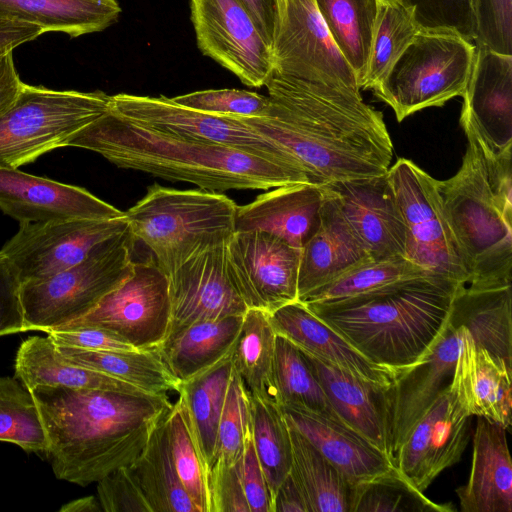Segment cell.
I'll return each instance as SVG.
<instances>
[{"mask_svg":"<svg viewBox=\"0 0 512 512\" xmlns=\"http://www.w3.org/2000/svg\"><path fill=\"white\" fill-rule=\"evenodd\" d=\"M322 186L370 258L405 257V227L387 173Z\"/></svg>","mask_w":512,"mask_h":512,"instance_id":"21","label":"cell"},{"mask_svg":"<svg viewBox=\"0 0 512 512\" xmlns=\"http://www.w3.org/2000/svg\"><path fill=\"white\" fill-rule=\"evenodd\" d=\"M110 109L133 122L167 135L231 147L305 172L289 152L258 133L240 117L200 112L176 104L166 96L126 93L111 96Z\"/></svg>","mask_w":512,"mask_h":512,"instance_id":"12","label":"cell"},{"mask_svg":"<svg viewBox=\"0 0 512 512\" xmlns=\"http://www.w3.org/2000/svg\"><path fill=\"white\" fill-rule=\"evenodd\" d=\"M451 512V504H438L415 489L398 472L356 486L352 512Z\"/></svg>","mask_w":512,"mask_h":512,"instance_id":"44","label":"cell"},{"mask_svg":"<svg viewBox=\"0 0 512 512\" xmlns=\"http://www.w3.org/2000/svg\"><path fill=\"white\" fill-rule=\"evenodd\" d=\"M120 13L116 0H0V18L71 38L105 30Z\"/></svg>","mask_w":512,"mask_h":512,"instance_id":"30","label":"cell"},{"mask_svg":"<svg viewBox=\"0 0 512 512\" xmlns=\"http://www.w3.org/2000/svg\"><path fill=\"white\" fill-rule=\"evenodd\" d=\"M324 199L323 186L312 183L275 187L237 205L235 232H267L301 250L317 229Z\"/></svg>","mask_w":512,"mask_h":512,"instance_id":"24","label":"cell"},{"mask_svg":"<svg viewBox=\"0 0 512 512\" xmlns=\"http://www.w3.org/2000/svg\"><path fill=\"white\" fill-rule=\"evenodd\" d=\"M420 29L452 30L469 41L476 35L475 0H400Z\"/></svg>","mask_w":512,"mask_h":512,"instance_id":"47","label":"cell"},{"mask_svg":"<svg viewBox=\"0 0 512 512\" xmlns=\"http://www.w3.org/2000/svg\"><path fill=\"white\" fill-rule=\"evenodd\" d=\"M20 290L17 273L0 252V337L27 331Z\"/></svg>","mask_w":512,"mask_h":512,"instance_id":"52","label":"cell"},{"mask_svg":"<svg viewBox=\"0 0 512 512\" xmlns=\"http://www.w3.org/2000/svg\"><path fill=\"white\" fill-rule=\"evenodd\" d=\"M461 113L494 152L512 148V55L475 44Z\"/></svg>","mask_w":512,"mask_h":512,"instance_id":"22","label":"cell"},{"mask_svg":"<svg viewBox=\"0 0 512 512\" xmlns=\"http://www.w3.org/2000/svg\"><path fill=\"white\" fill-rule=\"evenodd\" d=\"M57 346H68L93 351L138 350L118 335L98 327H62L46 333Z\"/></svg>","mask_w":512,"mask_h":512,"instance_id":"53","label":"cell"},{"mask_svg":"<svg viewBox=\"0 0 512 512\" xmlns=\"http://www.w3.org/2000/svg\"><path fill=\"white\" fill-rule=\"evenodd\" d=\"M276 335L267 312L248 308L231 351V361L250 396L278 404L273 378Z\"/></svg>","mask_w":512,"mask_h":512,"instance_id":"36","label":"cell"},{"mask_svg":"<svg viewBox=\"0 0 512 512\" xmlns=\"http://www.w3.org/2000/svg\"><path fill=\"white\" fill-rule=\"evenodd\" d=\"M419 30L412 10L400 0H379L367 71L361 89L373 90L383 81Z\"/></svg>","mask_w":512,"mask_h":512,"instance_id":"38","label":"cell"},{"mask_svg":"<svg viewBox=\"0 0 512 512\" xmlns=\"http://www.w3.org/2000/svg\"><path fill=\"white\" fill-rule=\"evenodd\" d=\"M475 44L512 55V0H475Z\"/></svg>","mask_w":512,"mask_h":512,"instance_id":"48","label":"cell"},{"mask_svg":"<svg viewBox=\"0 0 512 512\" xmlns=\"http://www.w3.org/2000/svg\"><path fill=\"white\" fill-rule=\"evenodd\" d=\"M405 227V258L422 270L458 283L468 273L445 217L437 179L406 158L387 171Z\"/></svg>","mask_w":512,"mask_h":512,"instance_id":"11","label":"cell"},{"mask_svg":"<svg viewBox=\"0 0 512 512\" xmlns=\"http://www.w3.org/2000/svg\"><path fill=\"white\" fill-rule=\"evenodd\" d=\"M250 424V395L233 369L217 428L212 464L215 462L234 464L240 459Z\"/></svg>","mask_w":512,"mask_h":512,"instance_id":"45","label":"cell"},{"mask_svg":"<svg viewBox=\"0 0 512 512\" xmlns=\"http://www.w3.org/2000/svg\"><path fill=\"white\" fill-rule=\"evenodd\" d=\"M272 512H309L302 491L290 473L273 496Z\"/></svg>","mask_w":512,"mask_h":512,"instance_id":"56","label":"cell"},{"mask_svg":"<svg viewBox=\"0 0 512 512\" xmlns=\"http://www.w3.org/2000/svg\"><path fill=\"white\" fill-rule=\"evenodd\" d=\"M464 284L423 273L330 303H303L370 361L398 373L434 343Z\"/></svg>","mask_w":512,"mask_h":512,"instance_id":"5","label":"cell"},{"mask_svg":"<svg viewBox=\"0 0 512 512\" xmlns=\"http://www.w3.org/2000/svg\"><path fill=\"white\" fill-rule=\"evenodd\" d=\"M380 1L392 2V1H398V0H380Z\"/></svg>","mask_w":512,"mask_h":512,"instance_id":"59","label":"cell"},{"mask_svg":"<svg viewBox=\"0 0 512 512\" xmlns=\"http://www.w3.org/2000/svg\"><path fill=\"white\" fill-rule=\"evenodd\" d=\"M102 91L55 90L22 82L0 112V168L18 169L66 147L77 132L109 110Z\"/></svg>","mask_w":512,"mask_h":512,"instance_id":"8","label":"cell"},{"mask_svg":"<svg viewBox=\"0 0 512 512\" xmlns=\"http://www.w3.org/2000/svg\"><path fill=\"white\" fill-rule=\"evenodd\" d=\"M334 43L361 88L369 60L379 0H314Z\"/></svg>","mask_w":512,"mask_h":512,"instance_id":"37","label":"cell"},{"mask_svg":"<svg viewBox=\"0 0 512 512\" xmlns=\"http://www.w3.org/2000/svg\"><path fill=\"white\" fill-rule=\"evenodd\" d=\"M281 408L287 422L352 485L358 486L397 470L392 458L340 419L298 406Z\"/></svg>","mask_w":512,"mask_h":512,"instance_id":"23","label":"cell"},{"mask_svg":"<svg viewBox=\"0 0 512 512\" xmlns=\"http://www.w3.org/2000/svg\"><path fill=\"white\" fill-rule=\"evenodd\" d=\"M55 346L68 361L132 384L147 393L178 392L181 384L167 368L157 347L133 351H93Z\"/></svg>","mask_w":512,"mask_h":512,"instance_id":"35","label":"cell"},{"mask_svg":"<svg viewBox=\"0 0 512 512\" xmlns=\"http://www.w3.org/2000/svg\"><path fill=\"white\" fill-rule=\"evenodd\" d=\"M128 228L125 216L20 224L18 232L0 252L23 284L51 277L82 262Z\"/></svg>","mask_w":512,"mask_h":512,"instance_id":"15","label":"cell"},{"mask_svg":"<svg viewBox=\"0 0 512 512\" xmlns=\"http://www.w3.org/2000/svg\"><path fill=\"white\" fill-rule=\"evenodd\" d=\"M42 34L38 26L0 18V57Z\"/></svg>","mask_w":512,"mask_h":512,"instance_id":"54","label":"cell"},{"mask_svg":"<svg viewBox=\"0 0 512 512\" xmlns=\"http://www.w3.org/2000/svg\"><path fill=\"white\" fill-rule=\"evenodd\" d=\"M475 43L452 30L420 29L374 95L398 122L429 107L463 96L471 75Z\"/></svg>","mask_w":512,"mask_h":512,"instance_id":"9","label":"cell"},{"mask_svg":"<svg viewBox=\"0 0 512 512\" xmlns=\"http://www.w3.org/2000/svg\"><path fill=\"white\" fill-rule=\"evenodd\" d=\"M30 391L55 477L80 486L131 465L173 406L166 394L48 386Z\"/></svg>","mask_w":512,"mask_h":512,"instance_id":"2","label":"cell"},{"mask_svg":"<svg viewBox=\"0 0 512 512\" xmlns=\"http://www.w3.org/2000/svg\"><path fill=\"white\" fill-rule=\"evenodd\" d=\"M268 316L276 334L368 382L388 388L398 374L370 361L300 301L283 305Z\"/></svg>","mask_w":512,"mask_h":512,"instance_id":"25","label":"cell"},{"mask_svg":"<svg viewBox=\"0 0 512 512\" xmlns=\"http://www.w3.org/2000/svg\"><path fill=\"white\" fill-rule=\"evenodd\" d=\"M14 371L15 377L28 390L48 386L151 394L102 372L68 361L48 336H32L20 344Z\"/></svg>","mask_w":512,"mask_h":512,"instance_id":"29","label":"cell"},{"mask_svg":"<svg viewBox=\"0 0 512 512\" xmlns=\"http://www.w3.org/2000/svg\"><path fill=\"white\" fill-rule=\"evenodd\" d=\"M170 322L169 278L151 255L145 261H134L123 282L89 313L64 327L102 328L138 350H147L165 339Z\"/></svg>","mask_w":512,"mask_h":512,"instance_id":"13","label":"cell"},{"mask_svg":"<svg viewBox=\"0 0 512 512\" xmlns=\"http://www.w3.org/2000/svg\"><path fill=\"white\" fill-rule=\"evenodd\" d=\"M288 426L292 449L289 473L302 491L309 512H352L356 486L298 430Z\"/></svg>","mask_w":512,"mask_h":512,"instance_id":"32","label":"cell"},{"mask_svg":"<svg viewBox=\"0 0 512 512\" xmlns=\"http://www.w3.org/2000/svg\"><path fill=\"white\" fill-rule=\"evenodd\" d=\"M60 512H99L102 511L98 498L95 496H86L75 499L64 505Z\"/></svg>","mask_w":512,"mask_h":512,"instance_id":"58","label":"cell"},{"mask_svg":"<svg viewBox=\"0 0 512 512\" xmlns=\"http://www.w3.org/2000/svg\"><path fill=\"white\" fill-rule=\"evenodd\" d=\"M323 188L325 199L319 224L300 251L297 280L300 302L315 289L369 258L345 222L334 197Z\"/></svg>","mask_w":512,"mask_h":512,"instance_id":"27","label":"cell"},{"mask_svg":"<svg viewBox=\"0 0 512 512\" xmlns=\"http://www.w3.org/2000/svg\"><path fill=\"white\" fill-rule=\"evenodd\" d=\"M0 441L45 454L47 441L31 394L16 377L0 376Z\"/></svg>","mask_w":512,"mask_h":512,"instance_id":"42","label":"cell"},{"mask_svg":"<svg viewBox=\"0 0 512 512\" xmlns=\"http://www.w3.org/2000/svg\"><path fill=\"white\" fill-rule=\"evenodd\" d=\"M231 351L211 367L181 382L178 390L206 472L213 461L217 428L233 374Z\"/></svg>","mask_w":512,"mask_h":512,"instance_id":"33","label":"cell"},{"mask_svg":"<svg viewBox=\"0 0 512 512\" xmlns=\"http://www.w3.org/2000/svg\"><path fill=\"white\" fill-rule=\"evenodd\" d=\"M272 62L282 76L361 90L314 0H278Z\"/></svg>","mask_w":512,"mask_h":512,"instance_id":"14","label":"cell"},{"mask_svg":"<svg viewBox=\"0 0 512 512\" xmlns=\"http://www.w3.org/2000/svg\"><path fill=\"white\" fill-rule=\"evenodd\" d=\"M209 512H250L240 477V459L215 462L207 472Z\"/></svg>","mask_w":512,"mask_h":512,"instance_id":"49","label":"cell"},{"mask_svg":"<svg viewBox=\"0 0 512 512\" xmlns=\"http://www.w3.org/2000/svg\"><path fill=\"white\" fill-rule=\"evenodd\" d=\"M236 209L220 192L154 183L125 217L133 242L144 244L170 275L202 249L227 243L235 233Z\"/></svg>","mask_w":512,"mask_h":512,"instance_id":"7","label":"cell"},{"mask_svg":"<svg viewBox=\"0 0 512 512\" xmlns=\"http://www.w3.org/2000/svg\"><path fill=\"white\" fill-rule=\"evenodd\" d=\"M97 498L105 512H151L128 466L114 470L97 482Z\"/></svg>","mask_w":512,"mask_h":512,"instance_id":"50","label":"cell"},{"mask_svg":"<svg viewBox=\"0 0 512 512\" xmlns=\"http://www.w3.org/2000/svg\"><path fill=\"white\" fill-rule=\"evenodd\" d=\"M239 1L249 11L261 34L272 47L278 21V0Z\"/></svg>","mask_w":512,"mask_h":512,"instance_id":"55","label":"cell"},{"mask_svg":"<svg viewBox=\"0 0 512 512\" xmlns=\"http://www.w3.org/2000/svg\"><path fill=\"white\" fill-rule=\"evenodd\" d=\"M467 148L455 175L437 180L442 208L468 273V288L512 280V148L494 152L460 114Z\"/></svg>","mask_w":512,"mask_h":512,"instance_id":"4","label":"cell"},{"mask_svg":"<svg viewBox=\"0 0 512 512\" xmlns=\"http://www.w3.org/2000/svg\"><path fill=\"white\" fill-rule=\"evenodd\" d=\"M0 209L20 224L125 216L84 188L0 168Z\"/></svg>","mask_w":512,"mask_h":512,"instance_id":"20","label":"cell"},{"mask_svg":"<svg viewBox=\"0 0 512 512\" xmlns=\"http://www.w3.org/2000/svg\"><path fill=\"white\" fill-rule=\"evenodd\" d=\"M423 273L428 272L404 256L369 257L312 291L302 303H330L345 300Z\"/></svg>","mask_w":512,"mask_h":512,"instance_id":"40","label":"cell"},{"mask_svg":"<svg viewBox=\"0 0 512 512\" xmlns=\"http://www.w3.org/2000/svg\"><path fill=\"white\" fill-rule=\"evenodd\" d=\"M511 304V286L473 290L464 285L458 290L434 343L383 392L387 447L394 462L412 427L450 385L464 336L472 330L512 336Z\"/></svg>","mask_w":512,"mask_h":512,"instance_id":"6","label":"cell"},{"mask_svg":"<svg viewBox=\"0 0 512 512\" xmlns=\"http://www.w3.org/2000/svg\"><path fill=\"white\" fill-rule=\"evenodd\" d=\"M240 477L250 512H272V494L254 448L251 424L240 457Z\"/></svg>","mask_w":512,"mask_h":512,"instance_id":"51","label":"cell"},{"mask_svg":"<svg viewBox=\"0 0 512 512\" xmlns=\"http://www.w3.org/2000/svg\"><path fill=\"white\" fill-rule=\"evenodd\" d=\"M22 81L17 72L13 52L0 57V112L14 99Z\"/></svg>","mask_w":512,"mask_h":512,"instance_id":"57","label":"cell"},{"mask_svg":"<svg viewBox=\"0 0 512 512\" xmlns=\"http://www.w3.org/2000/svg\"><path fill=\"white\" fill-rule=\"evenodd\" d=\"M171 99L181 106L219 116L262 117L270 108L268 96L238 89L202 90Z\"/></svg>","mask_w":512,"mask_h":512,"instance_id":"46","label":"cell"},{"mask_svg":"<svg viewBox=\"0 0 512 512\" xmlns=\"http://www.w3.org/2000/svg\"><path fill=\"white\" fill-rule=\"evenodd\" d=\"M167 415L155 427L144 450L128 468L151 512H199L185 491L172 460Z\"/></svg>","mask_w":512,"mask_h":512,"instance_id":"34","label":"cell"},{"mask_svg":"<svg viewBox=\"0 0 512 512\" xmlns=\"http://www.w3.org/2000/svg\"><path fill=\"white\" fill-rule=\"evenodd\" d=\"M250 408L254 448L273 499L291 468L289 426L281 406L275 402L250 396Z\"/></svg>","mask_w":512,"mask_h":512,"instance_id":"39","label":"cell"},{"mask_svg":"<svg viewBox=\"0 0 512 512\" xmlns=\"http://www.w3.org/2000/svg\"><path fill=\"white\" fill-rule=\"evenodd\" d=\"M300 351L337 417L389 456L383 395L386 388L309 352Z\"/></svg>","mask_w":512,"mask_h":512,"instance_id":"28","label":"cell"},{"mask_svg":"<svg viewBox=\"0 0 512 512\" xmlns=\"http://www.w3.org/2000/svg\"><path fill=\"white\" fill-rule=\"evenodd\" d=\"M300 251L263 231L231 236L226 245L227 271L247 308L271 313L298 301Z\"/></svg>","mask_w":512,"mask_h":512,"instance_id":"17","label":"cell"},{"mask_svg":"<svg viewBox=\"0 0 512 512\" xmlns=\"http://www.w3.org/2000/svg\"><path fill=\"white\" fill-rule=\"evenodd\" d=\"M226 245L202 249L168 275L171 301L168 333L199 321L245 314L248 308L228 275Z\"/></svg>","mask_w":512,"mask_h":512,"instance_id":"19","label":"cell"},{"mask_svg":"<svg viewBox=\"0 0 512 512\" xmlns=\"http://www.w3.org/2000/svg\"><path fill=\"white\" fill-rule=\"evenodd\" d=\"M191 19L203 54L245 85H265L273 70L272 47L239 0H191Z\"/></svg>","mask_w":512,"mask_h":512,"instance_id":"16","label":"cell"},{"mask_svg":"<svg viewBox=\"0 0 512 512\" xmlns=\"http://www.w3.org/2000/svg\"><path fill=\"white\" fill-rule=\"evenodd\" d=\"M166 422L178 477L198 511L209 512L207 472L181 397L173 404Z\"/></svg>","mask_w":512,"mask_h":512,"instance_id":"43","label":"cell"},{"mask_svg":"<svg viewBox=\"0 0 512 512\" xmlns=\"http://www.w3.org/2000/svg\"><path fill=\"white\" fill-rule=\"evenodd\" d=\"M133 244L128 228L82 262L51 277L21 284L27 331L47 333L89 313L130 275Z\"/></svg>","mask_w":512,"mask_h":512,"instance_id":"10","label":"cell"},{"mask_svg":"<svg viewBox=\"0 0 512 512\" xmlns=\"http://www.w3.org/2000/svg\"><path fill=\"white\" fill-rule=\"evenodd\" d=\"M262 117H240L289 152L310 183L326 185L386 174L393 143L383 114L361 90L303 81L271 72Z\"/></svg>","mask_w":512,"mask_h":512,"instance_id":"1","label":"cell"},{"mask_svg":"<svg viewBox=\"0 0 512 512\" xmlns=\"http://www.w3.org/2000/svg\"><path fill=\"white\" fill-rule=\"evenodd\" d=\"M471 417L449 386L445 388L397 450L395 466L400 475L424 493L441 472L460 461Z\"/></svg>","mask_w":512,"mask_h":512,"instance_id":"18","label":"cell"},{"mask_svg":"<svg viewBox=\"0 0 512 512\" xmlns=\"http://www.w3.org/2000/svg\"><path fill=\"white\" fill-rule=\"evenodd\" d=\"M242 321L243 315L192 323L168 333L157 350L169 371L186 381L230 353Z\"/></svg>","mask_w":512,"mask_h":512,"instance_id":"31","label":"cell"},{"mask_svg":"<svg viewBox=\"0 0 512 512\" xmlns=\"http://www.w3.org/2000/svg\"><path fill=\"white\" fill-rule=\"evenodd\" d=\"M456 494L463 512H512V462L502 425L477 416L469 478Z\"/></svg>","mask_w":512,"mask_h":512,"instance_id":"26","label":"cell"},{"mask_svg":"<svg viewBox=\"0 0 512 512\" xmlns=\"http://www.w3.org/2000/svg\"><path fill=\"white\" fill-rule=\"evenodd\" d=\"M96 152L120 168L200 189L268 190L310 183L305 172L220 145L190 141L133 122L110 109L73 135L66 147Z\"/></svg>","mask_w":512,"mask_h":512,"instance_id":"3","label":"cell"},{"mask_svg":"<svg viewBox=\"0 0 512 512\" xmlns=\"http://www.w3.org/2000/svg\"><path fill=\"white\" fill-rule=\"evenodd\" d=\"M273 378L280 406H298L338 418L300 349L278 334L275 340Z\"/></svg>","mask_w":512,"mask_h":512,"instance_id":"41","label":"cell"}]
</instances>
